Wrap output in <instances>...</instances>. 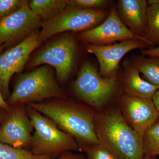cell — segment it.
I'll use <instances>...</instances> for the list:
<instances>
[{
	"instance_id": "cell-24",
	"label": "cell",
	"mask_w": 159,
	"mask_h": 159,
	"mask_svg": "<svg viewBox=\"0 0 159 159\" xmlns=\"http://www.w3.org/2000/svg\"><path fill=\"white\" fill-rule=\"evenodd\" d=\"M142 54L149 57H159V46L143 50Z\"/></svg>"
},
{
	"instance_id": "cell-22",
	"label": "cell",
	"mask_w": 159,
	"mask_h": 159,
	"mask_svg": "<svg viewBox=\"0 0 159 159\" xmlns=\"http://www.w3.org/2000/svg\"><path fill=\"white\" fill-rule=\"evenodd\" d=\"M27 2L25 0H0V18L18 11Z\"/></svg>"
},
{
	"instance_id": "cell-6",
	"label": "cell",
	"mask_w": 159,
	"mask_h": 159,
	"mask_svg": "<svg viewBox=\"0 0 159 159\" xmlns=\"http://www.w3.org/2000/svg\"><path fill=\"white\" fill-rule=\"evenodd\" d=\"M116 76L103 77L91 63L83 65L73 83L74 93L78 98L95 108L102 107L116 89Z\"/></svg>"
},
{
	"instance_id": "cell-27",
	"label": "cell",
	"mask_w": 159,
	"mask_h": 159,
	"mask_svg": "<svg viewBox=\"0 0 159 159\" xmlns=\"http://www.w3.org/2000/svg\"><path fill=\"white\" fill-rule=\"evenodd\" d=\"M152 99L159 116V89L154 94Z\"/></svg>"
},
{
	"instance_id": "cell-10",
	"label": "cell",
	"mask_w": 159,
	"mask_h": 159,
	"mask_svg": "<svg viewBox=\"0 0 159 159\" xmlns=\"http://www.w3.org/2000/svg\"><path fill=\"white\" fill-rule=\"evenodd\" d=\"M38 30L0 55V82L4 98L9 95L10 80L22 71L31 53L40 44Z\"/></svg>"
},
{
	"instance_id": "cell-23",
	"label": "cell",
	"mask_w": 159,
	"mask_h": 159,
	"mask_svg": "<svg viewBox=\"0 0 159 159\" xmlns=\"http://www.w3.org/2000/svg\"><path fill=\"white\" fill-rule=\"evenodd\" d=\"M108 2L105 0H70L69 5L80 9H96Z\"/></svg>"
},
{
	"instance_id": "cell-19",
	"label": "cell",
	"mask_w": 159,
	"mask_h": 159,
	"mask_svg": "<svg viewBox=\"0 0 159 159\" xmlns=\"http://www.w3.org/2000/svg\"><path fill=\"white\" fill-rule=\"evenodd\" d=\"M145 156H159V119L142 137Z\"/></svg>"
},
{
	"instance_id": "cell-18",
	"label": "cell",
	"mask_w": 159,
	"mask_h": 159,
	"mask_svg": "<svg viewBox=\"0 0 159 159\" xmlns=\"http://www.w3.org/2000/svg\"><path fill=\"white\" fill-rule=\"evenodd\" d=\"M149 4L147 8V23L144 37L150 46H159V3Z\"/></svg>"
},
{
	"instance_id": "cell-21",
	"label": "cell",
	"mask_w": 159,
	"mask_h": 159,
	"mask_svg": "<svg viewBox=\"0 0 159 159\" xmlns=\"http://www.w3.org/2000/svg\"><path fill=\"white\" fill-rule=\"evenodd\" d=\"M88 159H114L109 151L100 144L84 146Z\"/></svg>"
},
{
	"instance_id": "cell-20",
	"label": "cell",
	"mask_w": 159,
	"mask_h": 159,
	"mask_svg": "<svg viewBox=\"0 0 159 159\" xmlns=\"http://www.w3.org/2000/svg\"><path fill=\"white\" fill-rule=\"evenodd\" d=\"M0 159H52L46 156L35 154L25 148H15L0 142Z\"/></svg>"
},
{
	"instance_id": "cell-30",
	"label": "cell",
	"mask_w": 159,
	"mask_h": 159,
	"mask_svg": "<svg viewBox=\"0 0 159 159\" xmlns=\"http://www.w3.org/2000/svg\"><path fill=\"white\" fill-rule=\"evenodd\" d=\"M2 46L0 44V55H1V53H2Z\"/></svg>"
},
{
	"instance_id": "cell-12",
	"label": "cell",
	"mask_w": 159,
	"mask_h": 159,
	"mask_svg": "<svg viewBox=\"0 0 159 159\" xmlns=\"http://www.w3.org/2000/svg\"><path fill=\"white\" fill-rule=\"evenodd\" d=\"M119 106L127 124L142 137L159 119L151 99L124 95L120 97Z\"/></svg>"
},
{
	"instance_id": "cell-16",
	"label": "cell",
	"mask_w": 159,
	"mask_h": 159,
	"mask_svg": "<svg viewBox=\"0 0 159 159\" xmlns=\"http://www.w3.org/2000/svg\"><path fill=\"white\" fill-rule=\"evenodd\" d=\"M68 0H31L29 2L32 11L47 21L56 17L69 6Z\"/></svg>"
},
{
	"instance_id": "cell-11",
	"label": "cell",
	"mask_w": 159,
	"mask_h": 159,
	"mask_svg": "<svg viewBox=\"0 0 159 159\" xmlns=\"http://www.w3.org/2000/svg\"><path fill=\"white\" fill-rule=\"evenodd\" d=\"M79 39L85 44L96 45L111 44L117 41L142 40L150 45L146 39L134 34L120 20L116 9L112 8L108 17L99 25L79 34Z\"/></svg>"
},
{
	"instance_id": "cell-25",
	"label": "cell",
	"mask_w": 159,
	"mask_h": 159,
	"mask_svg": "<svg viewBox=\"0 0 159 159\" xmlns=\"http://www.w3.org/2000/svg\"><path fill=\"white\" fill-rule=\"evenodd\" d=\"M59 159H86L83 156L79 154H74L68 152L62 153Z\"/></svg>"
},
{
	"instance_id": "cell-17",
	"label": "cell",
	"mask_w": 159,
	"mask_h": 159,
	"mask_svg": "<svg viewBox=\"0 0 159 159\" xmlns=\"http://www.w3.org/2000/svg\"><path fill=\"white\" fill-rule=\"evenodd\" d=\"M134 65L143 75L145 80L159 89V57H138Z\"/></svg>"
},
{
	"instance_id": "cell-2",
	"label": "cell",
	"mask_w": 159,
	"mask_h": 159,
	"mask_svg": "<svg viewBox=\"0 0 159 159\" xmlns=\"http://www.w3.org/2000/svg\"><path fill=\"white\" fill-rule=\"evenodd\" d=\"M94 125L99 143L114 159H144L142 137L127 124L119 108L96 114Z\"/></svg>"
},
{
	"instance_id": "cell-28",
	"label": "cell",
	"mask_w": 159,
	"mask_h": 159,
	"mask_svg": "<svg viewBox=\"0 0 159 159\" xmlns=\"http://www.w3.org/2000/svg\"><path fill=\"white\" fill-rule=\"evenodd\" d=\"M6 111L4 109L0 107V125L2 124V122L3 119L5 117V115H6Z\"/></svg>"
},
{
	"instance_id": "cell-3",
	"label": "cell",
	"mask_w": 159,
	"mask_h": 159,
	"mask_svg": "<svg viewBox=\"0 0 159 159\" xmlns=\"http://www.w3.org/2000/svg\"><path fill=\"white\" fill-rule=\"evenodd\" d=\"M67 99L51 67L45 65L18 78L7 102L10 106L38 103L50 99Z\"/></svg>"
},
{
	"instance_id": "cell-14",
	"label": "cell",
	"mask_w": 159,
	"mask_h": 159,
	"mask_svg": "<svg viewBox=\"0 0 159 159\" xmlns=\"http://www.w3.org/2000/svg\"><path fill=\"white\" fill-rule=\"evenodd\" d=\"M148 6L145 0L117 1V12L122 22L134 34L143 38L147 25Z\"/></svg>"
},
{
	"instance_id": "cell-7",
	"label": "cell",
	"mask_w": 159,
	"mask_h": 159,
	"mask_svg": "<svg viewBox=\"0 0 159 159\" xmlns=\"http://www.w3.org/2000/svg\"><path fill=\"white\" fill-rule=\"evenodd\" d=\"M106 13L98 9H82L69 5L56 17L43 22L39 39L41 43L56 34L66 31H84L99 25Z\"/></svg>"
},
{
	"instance_id": "cell-8",
	"label": "cell",
	"mask_w": 159,
	"mask_h": 159,
	"mask_svg": "<svg viewBox=\"0 0 159 159\" xmlns=\"http://www.w3.org/2000/svg\"><path fill=\"white\" fill-rule=\"evenodd\" d=\"M43 21L27 2L18 11L0 18V44L15 46L42 27Z\"/></svg>"
},
{
	"instance_id": "cell-29",
	"label": "cell",
	"mask_w": 159,
	"mask_h": 159,
	"mask_svg": "<svg viewBox=\"0 0 159 159\" xmlns=\"http://www.w3.org/2000/svg\"><path fill=\"white\" fill-rule=\"evenodd\" d=\"M144 159H157V157L145 156Z\"/></svg>"
},
{
	"instance_id": "cell-15",
	"label": "cell",
	"mask_w": 159,
	"mask_h": 159,
	"mask_svg": "<svg viewBox=\"0 0 159 159\" xmlns=\"http://www.w3.org/2000/svg\"><path fill=\"white\" fill-rule=\"evenodd\" d=\"M133 64L125 69L123 80L125 95L130 97L151 99L158 89L142 79Z\"/></svg>"
},
{
	"instance_id": "cell-26",
	"label": "cell",
	"mask_w": 159,
	"mask_h": 159,
	"mask_svg": "<svg viewBox=\"0 0 159 159\" xmlns=\"http://www.w3.org/2000/svg\"><path fill=\"white\" fill-rule=\"evenodd\" d=\"M0 107L4 109L6 111H9L11 108V106L8 104L3 97L1 82H0Z\"/></svg>"
},
{
	"instance_id": "cell-5",
	"label": "cell",
	"mask_w": 159,
	"mask_h": 159,
	"mask_svg": "<svg viewBox=\"0 0 159 159\" xmlns=\"http://www.w3.org/2000/svg\"><path fill=\"white\" fill-rule=\"evenodd\" d=\"M76 54V43L70 34H65L51 41L30 60L29 69L46 64L53 67L56 78L63 83L70 76L74 68Z\"/></svg>"
},
{
	"instance_id": "cell-13",
	"label": "cell",
	"mask_w": 159,
	"mask_h": 159,
	"mask_svg": "<svg viewBox=\"0 0 159 159\" xmlns=\"http://www.w3.org/2000/svg\"><path fill=\"white\" fill-rule=\"evenodd\" d=\"M148 45V43L139 39H129L117 43L107 45H96L85 44L88 53L94 54L99 64V73L103 77H114L122 57L134 49L140 48Z\"/></svg>"
},
{
	"instance_id": "cell-1",
	"label": "cell",
	"mask_w": 159,
	"mask_h": 159,
	"mask_svg": "<svg viewBox=\"0 0 159 159\" xmlns=\"http://www.w3.org/2000/svg\"><path fill=\"white\" fill-rule=\"evenodd\" d=\"M51 119L58 128L76 139L80 147L100 144L93 110L67 99L26 104Z\"/></svg>"
},
{
	"instance_id": "cell-4",
	"label": "cell",
	"mask_w": 159,
	"mask_h": 159,
	"mask_svg": "<svg viewBox=\"0 0 159 159\" xmlns=\"http://www.w3.org/2000/svg\"><path fill=\"white\" fill-rule=\"evenodd\" d=\"M27 106L28 116L35 131L29 147L38 155L51 156L70 151H78L79 143L74 137L65 132L51 119Z\"/></svg>"
},
{
	"instance_id": "cell-9",
	"label": "cell",
	"mask_w": 159,
	"mask_h": 159,
	"mask_svg": "<svg viewBox=\"0 0 159 159\" xmlns=\"http://www.w3.org/2000/svg\"><path fill=\"white\" fill-rule=\"evenodd\" d=\"M33 129L26 104L12 106L0 125V142L15 148L29 147Z\"/></svg>"
}]
</instances>
